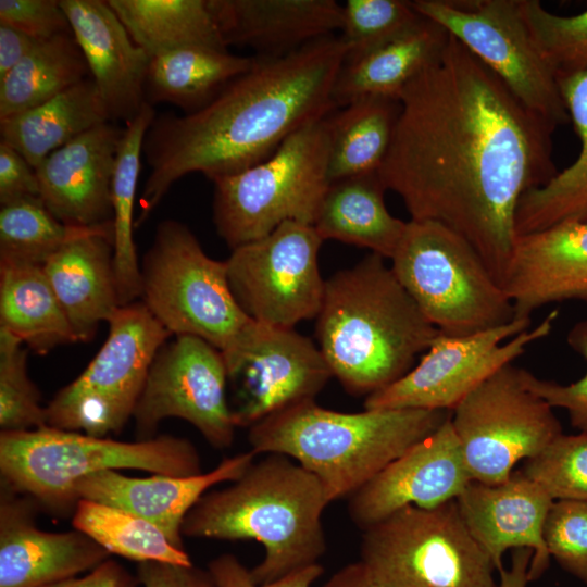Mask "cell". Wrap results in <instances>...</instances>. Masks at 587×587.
<instances>
[{
	"mask_svg": "<svg viewBox=\"0 0 587 587\" xmlns=\"http://www.w3.org/2000/svg\"><path fill=\"white\" fill-rule=\"evenodd\" d=\"M450 416L451 411L422 409L345 413L308 400L251 425L248 440L257 454H283L299 463L332 502L351 497Z\"/></svg>",
	"mask_w": 587,
	"mask_h": 587,
	"instance_id": "cell-5",
	"label": "cell"
},
{
	"mask_svg": "<svg viewBox=\"0 0 587 587\" xmlns=\"http://www.w3.org/2000/svg\"><path fill=\"white\" fill-rule=\"evenodd\" d=\"M226 47H249L278 58L340 30L335 0H207Z\"/></svg>",
	"mask_w": 587,
	"mask_h": 587,
	"instance_id": "cell-25",
	"label": "cell"
},
{
	"mask_svg": "<svg viewBox=\"0 0 587 587\" xmlns=\"http://www.w3.org/2000/svg\"><path fill=\"white\" fill-rule=\"evenodd\" d=\"M524 369L507 364L451 412V424L473 480L505 482L521 460L562 434L553 408L530 390Z\"/></svg>",
	"mask_w": 587,
	"mask_h": 587,
	"instance_id": "cell-13",
	"label": "cell"
},
{
	"mask_svg": "<svg viewBox=\"0 0 587 587\" xmlns=\"http://www.w3.org/2000/svg\"><path fill=\"white\" fill-rule=\"evenodd\" d=\"M254 62L255 57L205 47H188L159 54L151 58L148 68V102H167L187 113L195 112L250 70Z\"/></svg>",
	"mask_w": 587,
	"mask_h": 587,
	"instance_id": "cell-32",
	"label": "cell"
},
{
	"mask_svg": "<svg viewBox=\"0 0 587 587\" xmlns=\"http://www.w3.org/2000/svg\"><path fill=\"white\" fill-rule=\"evenodd\" d=\"M23 342L0 328L1 432L30 430L47 426L40 391L27 374Z\"/></svg>",
	"mask_w": 587,
	"mask_h": 587,
	"instance_id": "cell-40",
	"label": "cell"
},
{
	"mask_svg": "<svg viewBox=\"0 0 587 587\" xmlns=\"http://www.w3.org/2000/svg\"><path fill=\"white\" fill-rule=\"evenodd\" d=\"M122 128L98 125L35 168L40 199L62 223L91 227L112 221V180Z\"/></svg>",
	"mask_w": 587,
	"mask_h": 587,
	"instance_id": "cell-21",
	"label": "cell"
},
{
	"mask_svg": "<svg viewBox=\"0 0 587 587\" xmlns=\"http://www.w3.org/2000/svg\"><path fill=\"white\" fill-rule=\"evenodd\" d=\"M228 380L237 386L233 415L250 427L291 405L314 400L333 373L314 342L294 328L251 320L222 351Z\"/></svg>",
	"mask_w": 587,
	"mask_h": 587,
	"instance_id": "cell-17",
	"label": "cell"
},
{
	"mask_svg": "<svg viewBox=\"0 0 587 587\" xmlns=\"http://www.w3.org/2000/svg\"><path fill=\"white\" fill-rule=\"evenodd\" d=\"M255 455L252 450L241 452L223 459L211 471L191 476L153 474L140 478L102 471L76 482L74 494L77 500L105 503L139 515L184 548L182 527L188 512L213 486L241 477Z\"/></svg>",
	"mask_w": 587,
	"mask_h": 587,
	"instance_id": "cell-23",
	"label": "cell"
},
{
	"mask_svg": "<svg viewBox=\"0 0 587 587\" xmlns=\"http://www.w3.org/2000/svg\"><path fill=\"white\" fill-rule=\"evenodd\" d=\"M72 514L73 527L92 538L110 554L139 563L192 564L185 549L174 545L160 527L132 512L80 499Z\"/></svg>",
	"mask_w": 587,
	"mask_h": 587,
	"instance_id": "cell-37",
	"label": "cell"
},
{
	"mask_svg": "<svg viewBox=\"0 0 587 587\" xmlns=\"http://www.w3.org/2000/svg\"><path fill=\"white\" fill-rule=\"evenodd\" d=\"M569 346L587 361V320L576 323L566 337ZM527 387L547 401L552 408L567 412L571 425L580 433H587V372L578 380L562 385L541 379L524 370Z\"/></svg>",
	"mask_w": 587,
	"mask_h": 587,
	"instance_id": "cell-44",
	"label": "cell"
},
{
	"mask_svg": "<svg viewBox=\"0 0 587 587\" xmlns=\"http://www.w3.org/2000/svg\"><path fill=\"white\" fill-rule=\"evenodd\" d=\"M108 325L88 366L46 407L47 426L107 437L133 417L150 366L172 334L141 301L118 307Z\"/></svg>",
	"mask_w": 587,
	"mask_h": 587,
	"instance_id": "cell-11",
	"label": "cell"
},
{
	"mask_svg": "<svg viewBox=\"0 0 587 587\" xmlns=\"http://www.w3.org/2000/svg\"><path fill=\"white\" fill-rule=\"evenodd\" d=\"M137 577L143 587H216L209 571L191 565L140 562Z\"/></svg>",
	"mask_w": 587,
	"mask_h": 587,
	"instance_id": "cell-48",
	"label": "cell"
},
{
	"mask_svg": "<svg viewBox=\"0 0 587 587\" xmlns=\"http://www.w3.org/2000/svg\"><path fill=\"white\" fill-rule=\"evenodd\" d=\"M377 171L411 220L462 236L502 286L516 241L522 196L559 171L555 128L449 34L439 58L402 90Z\"/></svg>",
	"mask_w": 587,
	"mask_h": 587,
	"instance_id": "cell-1",
	"label": "cell"
},
{
	"mask_svg": "<svg viewBox=\"0 0 587 587\" xmlns=\"http://www.w3.org/2000/svg\"><path fill=\"white\" fill-rule=\"evenodd\" d=\"M324 240L312 225L286 222L232 250L225 261L230 290L253 321L283 328L315 319L325 280L319 252Z\"/></svg>",
	"mask_w": 587,
	"mask_h": 587,
	"instance_id": "cell-15",
	"label": "cell"
},
{
	"mask_svg": "<svg viewBox=\"0 0 587 587\" xmlns=\"http://www.w3.org/2000/svg\"><path fill=\"white\" fill-rule=\"evenodd\" d=\"M108 122L103 99L87 77L30 110L0 120L1 142L37 168L57 149Z\"/></svg>",
	"mask_w": 587,
	"mask_h": 587,
	"instance_id": "cell-30",
	"label": "cell"
},
{
	"mask_svg": "<svg viewBox=\"0 0 587 587\" xmlns=\"http://www.w3.org/2000/svg\"><path fill=\"white\" fill-rule=\"evenodd\" d=\"M558 311L530 328V319L467 336L440 334L420 362L400 379L366 397L364 409L451 411L501 367L513 363L529 345L550 335Z\"/></svg>",
	"mask_w": 587,
	"mask_h": 587,
	"instance_id": "cell-14",
	"label": "cell"
},
{
	"mask_svg": "<svg viewBox=\"0 0 587 587\" xmlns=\"http://www.w3.org/2000/svg\"><path fill=\"white\" fill-rule=\"evenodd\" d=\"M534 551L527 548L514 549L511 566L499 572L498 587H526L529 579V566Z\"/></svg>",
	"mask_w": 587,
	"mask_h": 587,
	"instance_id": "cell-52",
	"label": "cell"
},
{
	"mask_svg": "<svg viewBox=\"0 0 587 587\" xmlns=\"http://www.w3.org/2000/svg\"><path fill=\"white\" fill-rule=\"evenodd\" d=\"M208 571L216 587H311L322 575L323 567L317 563L272 583L257 584L236 555L223 553L209 563Z\"/></svg>",
	"mask_w": 587,
	"mask_h": 587,
	"instance_id": "cell-46",
	"label": "cell"
},
{
	"mask_svg": "<svg viewBox=\"0 0 587 587\" xmlns=\"http://www.w3.org/2000/svg\"><path fill=\"white\" fill-rule=\"evenodd\" d=\"M222 352L190 335L175 336L158 351L135 407L137 440L155 436L168 417L182 419L216 449L233 445L237 427L226 398Z\"/></svg>",
	"mask_w": 587,
	"mask_h": 587,
	"instance_id": "cell-16",
	"label": "cell"
},
{
	"mask_svg": "<svg viewBox=\"0 0 587 587\" xmlns=\"http://www.w3.org/2000/svg\"><path fill=\"white\" fill-rule=\"evenodd\" d=\"M113 222L61 247L42 265L77 341H90L120 304Z\"/></svg>",
	"mask_w": 587,
	"mask_h": 587,
	"instance_id": "cell-26",
	"label": "cell"
},
{
	"mask_svg": "<svg viewBox=\"0 0 587 587\" xmlns=\"http://www.w3.org/2000/svg\"><path fill=\"white\" fill-rule=\"evenodd\" d=\"M416 12L436 22L492 71L530 111L554 128L571 122L558 75L535 41L520 0H414Z\"/></svg>",
	"mask_w": 587,
	"mask_h": 587,
	"instance_id": "cell-12",
	"label": "cell"
},
{
	"mask_svg": "<svg viewBox=\"0 0 587 587\" xmlns=\"http://www.w3.org/2000/svg\"><path fill=\"white\" fill-rule=\"evenodd\" d=\"M86 60L73 36L38 41L0 79V120L30 110L87 78Z\"/></svg>",
	"mask_w": 587,
	"mask_h": 587,
	"instance_id": "cell-36",
	"label": "cell"
},
{
	"mask_svg": "<svg viewBox=\"0 0 587 587\" xmlns=\"http://www.w3.org/2000/svg\"><path fill=\"white\" fill-rule=\"evenodd\" d=\"M138 577L112 559L89 571L82 577H72L40 587H137Z\"/></svg>",
	"mask_w": 587,
	"mask_h": 587,
	"instance_id": "cell-49",
	"label": "cell"
},
{
	"mask_svg": "<svg viewBox=\"0 0 587 587\" xmlns=\"http://www.w3.org/2000/svg\"><path fill=\"white\" fill-rule=\"evenodd\" d=\"M323 587H390L363 562L348 564L337 571Z\"/></svg>",
	"mask_w": 587,
	"mask_h": 587,
	"instance_id": "cell-51",
	"label": "cell"
},
{
	"mask_svg": "<svg viewBox=\"0 0 587 587\" xmlns=\"http://www.w3.org/2000/svg\"><path fill=\"white\" fill-rule=\"evenodd\" d=\"M472 480L450 416L349 497V515L364 530L407 505L455 500Z\"/></svg>",
	"mask_w": 587,
	"mask_h": 587,
	"instance_id": "cell-18",
	"label": "cell"
},
{
	"mask_svg": "<svg viewBox=\"0 0 587 587\" xmlns=\"http://www.w3.org/2000/svg\"><path fill=\"white\" fill-rule=\"evenodd\" d=\"M550 557L587 583V500H555L544 526Z\"/></svg>",
	"mask_w": 587,
	"mask_h": 587,
	"instance_id": "cell-43",
	"label": "cell"
},
{
	"mask_svg": "<svg viewBox=\"0 0 587 587\" xmlns=\"http://www.w3.org/2000/svg\"><path fill=\"white\" fill-rule=\"evenodd\" d=\"M0 328L37 354L76 342L41 265L0 261Z\"/></svg>",
	"mask_w": 587,
	"mask_h": 587,
	"instance_id": "cell-31",
	"label": "cell"
},
{
	"mask_svg": "<svg viewBox=\"0 0 587 587\" xmlns=\"http://www.w3.org/2000/svg\"><path fill=\"white\" fill-rule=\"evenodd\" d=\"M361 562L390 587H496L457 504L407 505L363 530Z\"/></svg>",
	"mask_w": 587,
	"mask_h": 587,
	"instance_id": "cell-10",
	"label": "cell"
},
{
	"mask_svg": "<svg viewBox=\"0 0 587 587\" xmlns=\"http://www.w3.org/2000/svg\"><path fill=\"white\" fill-rule=\"evenodd\" d=\"M558 84L580 149L570 166L522 196L515 214L517 236L560 223L587 222V71L560 75Z\"/></svg>",
	"mask_w": 587,
	"mask_h": 587,
	"instance_id": "cell-29",
	"label": "cell"
},
{
	"mask_svg": "<svg viewBox=\"0 0 587 587\" xmlns=\"http://www.w3.org/2000/svg\"><path fill=\"white\" fill-rule=\"evenodd\" d=\"M155 117L150 102L126 124L115 160L112 180L114 267L120 304L135 302L141 295L140 264L134 242V208L143 141Z\"/></svg>",
	"mask_w": 587,
	"mask_h": 587,
	"instance_id": "cell-35",
	"label": "cell"
},
{
	"mask_svg": "<svg viewBox=\"0 0 587 587\" xmlns=\"http://www.w3.org/2000/svg\"><path fill=\"white\" fill-rule=\"evenodd\" d=\"M502 287L515 319L554 302H587V222L517 236Z\"/></svg>",
	"mask_w": 587,
	"mask_h": 587,
	"instance_id": "cell-24",
	"label": "cell"
},
{
	"mask_svg": "<svg viewBox=\"0 0 587 587\" xmlns=\"http://www.w3.org/2000/svg\"><path fill=\"white\" fill-rule=\"evenodd\" d=\"M386 188L377 172L329 183L319 207L313 227L323 239L367 248L391 259L407 222L386 208Z\"/></svg>",
	"mask_w": 587,
	"mask_h": 587,
	"instance_id": "cell-28",
	"label": "cell"
},
{
	"mask_svg": "<svg viewBox=\"0 0 587 587\" xmlns=\"http://www.w3.org/2000/svg\"><path fill=\"white\" fill-rule=\"evenodd\" d=\"M325 117L290 135L264 161L213 182V223L230 250L286 222L313 226L329 185Z\"/></svg>",
	"mask_w": 587,
	"mask_h": 587,
	"instance_id": "cell-8",
	"label": "cell"
},
{
	"mask_svg": "<svg viewBox=\"0 0 587 587\" xmlns=\"http://www.w3.org/2000/svg\"><path fill=\"white\" fill-rule=\"evenodd\" d=\"M449 33L422 18L397 38L351 61H345L334 84L337 108L366 97L399 100L403 88L444 51Z\"/></svg>",
	"mask_w": 587,
	"mask_h": 587,
	"instance_id": "cell-27",
	"label": "cell"
},
{
	"mask_svg": "<svg viewBox=\"0 0 587 587\" xmlns=\"http://www.w3.org/2000/svg\"><path fill=\"white\" fill-rule=\"evenodd\" d=\"M420 15L411 1L348 0L342 4L339 37L347 47L345 61L355 60L413 27Z\"/></svg>",
	"mask_w": 587,
	"mask_h": 587,
	"instance_id": "cell-39",
	"label": "cell"
},
{
	"mask_svg": "<svg viewBox=\"0 0 587 587\" xmlns=\"http://www.w3.org/2000/svg\"><path fill=\"white\" fill-rule=\"evenodd\" d=\"M60 3L111 121L129 123L148 102L150 57L134 42L108 1Z\"/></svg>",
	"mask_w": 587,
	"mask_h": 587,
	"instance_id": "cell-22",
	"label": "cell"
},
{
	"mask_svg": "<svg viewBox=\"0 0 587 587\" xmlns=\"http://www.w3.org/2000/svg\"><path fill=\"white\" fill-rule=\"evenodd\" d=\"M134 42L150 59L173 50H227L207 0H109Z\"/></svg>",
	"mask_w": 587,
	"mask_h": 587,
	"instance_id": "cell-34",
	"label": "cell"
},
{
	"mask_svg": "<svg viewBox=\"0 0 587 587\" xmlns=\"http://www.w3.org/2000/svg\"><path fill=\"white\" fill-rule=\"evenodd\" d=\"M391 270L424 316L447 336H467L515 319L511 299L476 250L434 221L407 222Z\"/></svg>",
	"mask_w": 587,
	"mask_h": 587,
	"instance_id": "cell-7",
	"label": "cell"
},
{
	"mask_svg": "<svg viewBox=\"0 0 587 587\" xmlns=\"http://www.w3.org/2000/svg\"><path fill=\"white\" fill-rule=\"evenodd\" d=\"M321 482L289 457L268 453L225 488L208 491L184 520L183 536L255 540L262 561L250 570L267 584L317 564L326 551Z\"/></svg>",
	"mask_w": 587,
	"mask_h": 587,
	"instance_id": "cell-4",
	"label": "cell"
},
{
	"mask_svg": "<svg viewBox=\"0 0 587 587\" xmlns=\"http://www.w3.org/2000/svg\"><path fill=\"white\" fill-rule=\"evenodd\" d=\"M521 471L553 501L587 500V433H562Z\"/></svg>",
	"mask_w": 587,
	"mask_h": 587,
	"instance_id": "cell-42",
	"label": "cell"
},
{
	"mask_svg": "<svg viewBox=\"0 0 587 587\" xmlns=\"http://www.w3.org/2000/svg\"><path fill=\"white\" fill-rule=\"evenodd\" d=\"M347 53L332 35L283 57L254 55L252 67L201 109L155 116L143 141L150 173L135 226L183 176L201 173L214 182L242 172L338 109L333 88Z\"/></svg>",
	"mask_w": 587,
	"mask_h": 587,
	"instance_id": "cell-2",
	"label": "cell"
},
{
	"mask_svg": "<svg viewBox=\"0 0 587 587\" xmlns=\"http://www.w3.org/2000/svg\"><path fill=\"white\" fill-rule=\"evenodd\" d=\"M124 469L168 476L202 473L195 445L167 434L121 441L49 426L0 433L1 484L54 514L73 513L79 479Z\"/></svg>",
	"mask_w": 587,
	"mask_h": 587,
	"instance_id": "cell-6",
	"label": "cell"
},
{
	"mask_svg": "<svg viewBox=\"0 0 587 587\" xmlns=\"http://www.w3.org/2000/svg\"><path fill=\"white\" fill-rule=\"evenodd\" d=\"M0 24L38 41L73 34L59 0H0Z\"/></svg>",
	"mask_w": 587,
	"mask_h": 587,
	"instance_id": "cell-45",
	"label": "cell"
},
{
	"mask_svg": "<svg viewBox=\"0 0 587 587\" xmlns=\"http://www.w3.org/2000/svg\"><path fill=\"white\" fill-rule=\"evenodd\" d=\"M140 275V301L174 336L199 337L222 352L251 321L230 290L226 262L210 258L178 221L159 223Z\"/></svg>",
	"mask_w": 587,
	"mask_h": 587,
	"instance_id": "cell-9",
	"label": "cell"
},
{
	"mask_svg": "<svg viewBox=\"0 0 587 587\" xmlns=\"http://www.w3.org/2000/svg\"><path fill=\"white\" fill-rule=\"evenodd\" d=\"M93 227L62 223L39 197L3 204L0 209V261L42 266L61 247Z\"/></svg>",
	"mask_w": 587,
	"mask_h": 587,
	"instance_id": "cell-38",
	"label": "cell"
},
{
	"mask_svg": "<svg viewBox=\"0 0 587 587\" xmlns=\"http://www.w3.org/2000/svg\"><path fill=\"white\" fill-rule=\"evenodd\" d=\"M40 508L1 484L0 587H40L89 572L110 553L86 534L37 527Z\"/></svg>",
	"mask_w": 587,
	"mask_h": 587,
	"instance_id": "cell-19",
	"label": "cell"
},
{
	"mask_svg": "<svg viewBox=\"0 0 587 587\" xmlns=\"http://www.w3.org/2000/svg\"><path fill=\"white\" fill-rule=\"evenodd\" d=\"M38 40L5 24H0V79L13 70Z\"/></svg>",
	"mask_w": 587,
	"mask_h": 587,
	"instance_id": "cell-50",
	"label": "cell"
},
{
	"mask_svg": "<svg viewBox=\"0 0 587 587\" xmlns=\"http://www.w3.org/2000/svg\"><path fill=\"white\" fill-rule=\"evenodd\" d=\"M315 319L319 348L333 376L357 396L400 379L439 335L385 258L372 252L325 280Z\"/></svg>",
	"mask_w": 587,
	"mask_h": 587,
	"instance_id": "cell-3",
	"label": "cell"
},
{
	"mask_svg": "<svg viewBox=\"0 0 587 587\" xmlns=\"http://www.w3.org/2000/svg\"><path fill=\"white\" fill-rule=\"evenodd\" d=\"M39 197L36 170L12 147L0 141V204Z\"/></svg>",
	"mask_w": 587,
	"mask_h": 587,
	"instance_id": "cell-47",
	"label": "cell"
},
{
	"mask_svg": "<svg viewBox=\"0 0 587 587\" xmlns=\"http://www.w3.org/2000/svg\"><path fill=\"white\" fill-rule=\"evenodd\" d=\"M455 500L469 532L498 572L503 554L519 548L534 551L530 580L545 572L550 554L544 526L553 500L542 487L519 470L495 485L472 480Z\"/></svg>",
	"mask_w": 587,
	"mask_h": 587,
	"instance_id": "cell-20",
	"label": "cell"
},
{
	"mask_svg": "<svg viewBox=\"0 0 587 587\" xmlns=\"http://www.w3.org/2000/svg\"><path fill=\"white\" fill-rule=\"evenodd\" d=\"M521 13L557 75L587 71V10L561 16L538 0H520Z\"/></svg>",
	"mask_w": 587,
	"mask_h": 587,
	"instance_id": "cell-41",
	"label": "cell"
},
{
	"mask_svg": "<svg viewBox=\"0 0 587 587\" xmlns=\"http://www.w3.org/2000/svg\"><path fill=\"white\" fill-rule=\"evenodd\" d=\"M338 109L325 117L329 183L379 170L391 142L400 101L366 97Z\"/></svg>",
	"mask_w": 587,
	"mask_h": 587,
	"instance_id": "cell-33",
	"label": "cell"
}]
</instances>
